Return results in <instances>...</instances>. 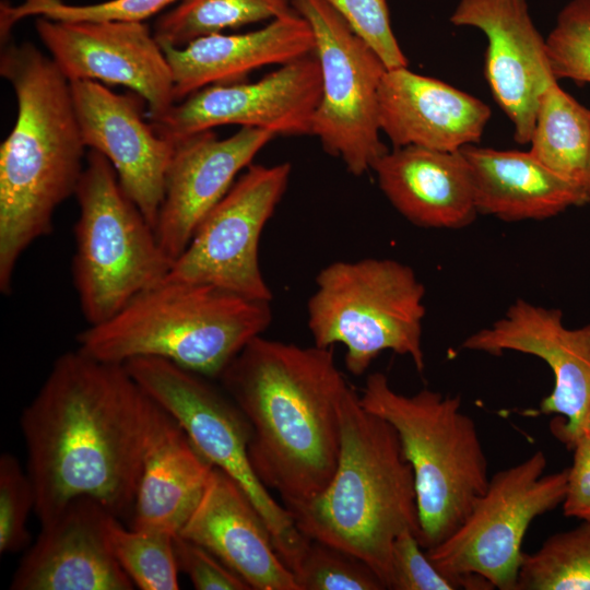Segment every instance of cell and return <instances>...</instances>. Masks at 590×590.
<instances>
[{"instance_id":"obj_1","label":"cell","mask_w":590,"mask_h":590,"mask_svg":"<svg viewBox=\"0 0 590 590\" xmlns=\"http://www.w3.org/2000/svg\"><path fill=\"white\" fill-rule=\"evenodd\" d=\"M152 404L123 364L79 349L56 358L20 417L40 526L80 497L130 519Z\"/></svg>"},{"instance_id":"obj_2","label":"cell","mask_w":590,"mask_h":590,"mask_svg":"<svg viewBox=\"0 0 590 590\" xmlns=\"http://www.w3.org/2000/svg\"><path fill=\"white\" fill-rule=\"evenodd\" d=\"M247 418L251 467L284 507L330 482L339 460L340 412L352 388L332 347L252 339L217 378Z\"/></svg>"},{"instance_id":"obj_3","label":"cell","mask_w":590,"mask_h":590,"mask_svg":"<svg viewBox=\"0 0 590 590\" xmlns=\"http://www.w3.org/2000/svg\"><path fill=\"white\" fill-rule=\"evenodd\" d=\"M0 74L13 88L15 123L0 145V291L11 293L20 257L52 232L56 209L75 194L86 158L71 86L31 43H5Z\"/></svg>"},{"instance_id":"obj_4","label":"cell","mask_w":590,"mask_h":590,"mask_svg":"<svg viewBox=\"0 0 590 590\" xmlns=\"http://www.w3.org/2000/svg\"><path fill=\"white\" fill-rule=\"evenodd\" d=\"M335 471L319 494L286 507L305 535L365 562L390 588L391 552L404 531L420 535L413 470L396 429L351 388L340 412Z\"/></svg>"},{"instance_id":"obj_5","label":"cell","mask_w":590,"mask_h":590,"mask_svg":"<svg viewBox=\"0 0 590 590\" xmlns=\"http://www.w3.org/2000/svg\"><path fill=\"white\" fill-rule=\"evenodd\" d=\"M270 303L210 284L165 279L106 321L81 331L78 349L116 364L135 357L163 358L210 379L219 378L269 328Z\"/></svg>"},{"instance_id":"obj_6","label":"cell","mask_w":590,"mask_h":590,"mask_svg":"<svg viewBox=\"0 0 590 590\" xmlns=\"http://www.w3.org/2000/svg\"><path fill=\"white\" fill-rule=\"evenodd\" d=\"M359 401L396 429L413 470L418 541L425 551L435 547L460 527L489 482L474 421L461 412L459 397L430 389L402 394L382 373L366 378Z\"/></svg>"},{"instance_id":"obj_7","label":"cell","mask_w":590,"mask_h":590,"mask_svg":"<svg viewBox=\"0 0 590 590\" xmlns=\"http://www.w3.org/2000/svg\"><path fill=\"white\" fill-rule=\"evenodd\" d=\"M307 303L314 344L345 347L349 373L362 376L385 351L425 368L422 323L425 287L409 266L384 258L338 260L316 276Z\"/></svg>"},{"instance_id":"obj_8","label":"cell","mask_w":590,"mask_h":590,"mask_svg":"<svg viewBox=\"0 0 590 590\" xmlns=\"http://www.w3.org/2000/svg\"><path fill=\"white\" fill-rule=\"evenodd\" d=\"M72 279L88 326L106 321L163 282L173 261L154 227L122 189L111 163L90 150L75 191Z\"/></svg>"},{"instance_id":"obj_9","label":"cell","mask_w":590,"mask_h":590,"mask_svg":"<svg viewBox=\"0 0 590 590\" xmlns=\"http://www.w3.org/2000/svg\"><path fill=\"white\" fill-rule=\"evenodd\" d=\"M546 462L538 450L493 474L460 527L426 551L433 564L471 590H516L529 526L566 494L567 469L544 474Z\"/></svg>"},{"instance_id":"obj_10","label":"cell","mask_w":590,"mask_h":590,"mask_svg":"<svg viewBox=\"0 0 590 590\" xmlns=\"http://www.w3.org/2000/svg\"><path fill=\"white\" fill-rule=\"evenodd\" d=\"M138 385L186 432L215 468L232 476L263 518L280 558L288 562L305 535L290 511L256 475L248 456L251 429L244 413L210 378L157 357H135L125 364Z\"/></svg>"},{"instance_id":"obj_11","label":"cell","mask_w":590,"mask_h":590,"mask_svg":"<svg viewBox=\"0 0 590 590\" xmlns=\"http://www.w3.org/2000/svg\"><path fill=\"white\" fill-rule=\"evenodd\" d=\"M310 25L321 73V97L310 135L362 176L389 149L380 140L379 88L387 67L323 0H293Z\"/></svg>"},{"instance_id":"obj_12","label":"cell","mask_w":590,"mask_h":590,"mask_svg":"<svg viewBox=\"0 0 590 590\" xmlns=\"http://www.w3.org/2000/svg\"><path fill=\"white\" fill-rule=\"evenodd\" d=\"M292 165L250 164L198 225L167 280L214 285L271 302L259 262L262 231L283 198Z\"/></svg>"},{"instance_id":"obj_13","label":"cell","mask_w":590,"mask_h":590,"mask_svg":"<svg viewBox=\"0 0 590 590\" xmlns=\"http://www.w3.org/2000/svg\"><path fill=\"white\" fill-rule=\"evenodd\" d=\"M320 97V64L314 52L280 66L256 82L205 86L150 123L172 143L225 125L259 128L275 137L305 135L310 134Z\"/></svg>"},{"instance_id":"obj_14","label":"cell","mask_w":590,"mask_h":590,"mask_svg":"<svg viewBox=\"0 0 590 590\" xmlns=\"http://www.w3.org/2000/svg\"><path fill=\"white\" fill-rule=\"evenodd\" d=\"M36 33L68 81L129 87L148 104L149 121L176 103L164 50L144 22L57 21L39 16Z\"/></svg>"},{"instance_id":"obj_15","label":"cell","mask_w":590,"mask_h":590,"mask_svg":"<svg viewBox=\"0 0 590 590\" xmlns=\"http://www.w3.org/2000/svg\"><path fill=\"white\" fill-rule=\"evenodd\" d=\"M462 347L495 356L515 351L543 359L553 373L554 387L539 412L560 416L551 430L568 449L574 448L590 409V323L570 329L559 309L517 299L503 318L468 337Z\"/></svg>"},{"instance_id":"obj_16","label":"cell","mask_w":590,"mask_h":590,"mask_svg":"<svg viewBox=\"0 0 590 590\" xmlns=\"http://www.w3.org/2000/svg\"><path fill=\"white\" fill-rule=\"evenodd\" d=\"M450 22L477 28L486 36L485 78L495 102L514 126V139L528 144L540 99L558 82L528 1L460 0Z\"/></svg>"},{"instance_id":"obj_17","label":"cell","mask_w":590,"mask_h":590,"mask_svg":"<svg viewBox=\"0 0 590 590\" xmlns=\"http://www.w3.org/2000/svg\"><path fill=\"white\" fill-rule=\"evenodd\" d=\"M70 86L85 146L111 163L122 189L155 229L174 143L142 118L131 95L91 80L71 81Z\"/></svg>"},{"instance_id":"obj_18","label":"cell","mask_w":590,"mask_h":590,"mask_svg":"<svg viewBox=\"0 0 590 590\" xmlns=\"http://www.w3.org/2000/svg\"><path fill=\"white\" fill-rule=\"evenodd\" d=\"M274 137L267 130L241 127L225 139H219L211 129L174 142L155 226L158 244L173 262L237 175Z\"/></svg>"},{"instance_id":"obj_19","label":"cell","mask_w":590,"mask_h":590,"mask_svg":"<svg viewBox=\"0 0 590 590\" xmlns=\"http://www.w3.org/2000/svg\"><path fill=\"white\" fill-rule=\"evenodd\" d=\"M113 516L90 497L70 502L21 559L11 590H132L107 541Z\"/></svg>"},{"instance_id":"obj_20","label":"cell","mask_w":590,"mask_h":590,"mask_svg":"<svg viewBox=\"0 0 590 590\" xmlns=\"http://www.w3.org/2000/svg\"><path fill=\"white\" fill-rule=\"evenodd\" d=\"M491 116L477 97L408 67L387 69L380 83V129L393 148L456 152L481 141Z\"/></svg>"},{"instance_id":"obj_21","label":"cell","mask_w":590,"mask_h":590,"mask_svg":"<svg viewBox=\"0 0 590 590\" xmlns=\"http://www.w3.org/2000/svg\"><path fill=\"white\" fill-rule=\"evenodd\" d=\"M179 534L212 552L250 589L298 590L255 504L219 468H213L200 502Z\"/></svg>"},{"instance_id":"obj_22","label":"cell","mask_w":590,"mask_h":590,"mask_svg":"<svg viewBox=\"0 0 590 590\" xmlns=\"http://www.w3.org/2000/svg\"><path fill=\"white\" fill-rule=\"evenodd\" d=\"M213 468L178 422L153 400L129 527L179 533L200 502Z\"/></svg>"},{"instance_id":"obj_23","label":"cell","mask_w":590,"mask_h":590,"mask_svg":"<svg viewBox=\"0 0 590 590\" xmlns=\"http://www.w3.org/2000/svg\"><path fill=\"white\" fill-rule=\"evenodd\" d=\"M176 103L210 85L241 82L270 64L282 66L315 52L308 22L296 11L243 34H212L184 47L163 46Z\"/></svg>"},{"instance_id":"obj_24","label":"cell","mask_w":590,"mask_h":590,"mask_svg":"<svg viewBox=\"0 0 590 590\" xmlns=\"http://www.w3.org/2000/svg\"><path fill=\"white\" fill-rule=\"evenodd\" d=\"M392 206L426 228H461L479 214L469 165L459 151L393 148L371 168Z\"/></svg>"},{"instance_id":"obj_25","label":"cell","mask_w":590,"mask_h":590,"mask_svg":"<svg viewBox=\"0 0 590 590\" xmlns=\"http://www.w3.org/2000/svg\"><path fill=\"white\" fill-rule=\"evenodd\" d=\"M477 213L503 221L544 220L590 201L581 188L563 179L530 152L463 146Z\"/></svg>"},{"instance_id":"obj_26","label":"cell","mask_w":590,"mask_h":590,"mask_svg":"<svg viewBox=\"0 0 590 590\" xmlns=\"http://www.w3.org/2000/svg\"><path fill=\"white\" fill-rule=\"evenodd\" d=\"M529 143L538 161L590 197V109L558 82L540 99Z\"/></svg>"},{"instance_id":"obj_27","label":"cell","mask_w":590,"mask_h":590,"mask_svg":"<svg viewBox=\"0 0 590 590\" xmlns=\"http://www.w3.org/2000/svg\"><path fill=\"white\" fill-rule=\"evenodd\" d=\"M294 11L293 0H180L157 17L152 32L162 47L180 48L202 36Z\"/></svg>"},{"instance_id":"obj_28","label":"cell","mask_w":590,"mask_h":590,"mask_svg":"<svg viewBox=\"0 0 590 590\" xmlns=\"http://www.w3.org/2000/svg\"><path fill=\"white\" fill-rule=\"evenodd\" d=\"M516 590H590V521L557 532L524 554Z\"/></svg>"},{"instance_id":"obj_29","label":"cell","mask_w":590,"mask_h":590,"mask_svg":"<svg viewBox=\"0 0 590 590\" xmlns=\"http://www.w3.org/2000/svg\"><path fill=\"white\" fill-rule=\"evenodd\" d=\"M106 533L115 558L134 587L141 590L179 589L174 535L127 529L115 516L109 517Z\"/></svg>"},{"instance_id":"obj_30","label":"cell","mask_w":590,"mask_h":590,"mask_svg":"<svg viewBox=\"0 0 590 590\" xmlns=\"http://www.w3.org/2000/svg\"><path fill=\"white\" fill-rule=\"evenodd\" d=\"M298 590H384L377 574L339 547L305 536L287 565Z\"/></svg>"},{"instance_id":"obj_31","label":"cell","mask_w":590,"mask_h":590,"mask_svg":"<svg viewBox=\"0 0 590 590\" xmlns=\"http://www.w3.org/2000/svg\"><path fill=\"white\" fill-rule=\"evenodd\" d=\"M180 0H108L92 4H70L62 0H24L17 5H0L1 43L9 42L13 26L31 15L57 21L144 22Z\"/></svg>"},{"instance_id":"obj_32","label":"cell","mask_w":590,"mask_h":590,"mask_svg":"<svg viewBox=\"0 0 590 590\" xmlns=\"http://www.w3.org/2000/svg\"><path fill=\"white\" fill-rule=\"evenodd\" d=\"M555 79L590 83V0H570L545 38Z\"/></svg>"},{"instance_id":"obj_33","label":"cell","mask_w":590,"mask_h":590,"mask_svg":"<svg viewBox=\"0 0 590 590\" xmlns=\"http://www.w3.org/2000/svg\"><path fill=\"white\" fill-rule=\"evenodd\" d=\"M35 509L31 477L9 452L0 456V553L19 552L30 544L27 518Z\"/></svg>"},{"instance_id":"obj_34","label":"cell","mask_w":590,"mask_h":590,"mask_svg":"<svg viewBox=\"0 0 590 590\" xmlns=\"http://www.w3.org/2000/svg\"><path fill=\"white\" fill-rule=\"evenodd\" d=\"M380 57L387 69L409 61L393 33L387 0H323Z\"/></svg>"},{"instance_id":"obj_35","label":"cell","mask_w":590,"mask_h":590,"mask_svg":"<svg viewBox=\"0 0 590 590\" xmlns=\"http://www.w3.org/2000/svg\"><path fill=\"white\" fill-rule=\"evenodd\" d=\"M392 590H471L462 579L440 571L420 544L417 534L404 531L393 542L391 552Z\"/></svg>"},{"instance_id":"obj_36","label":"cell","mask_w":590,"mask_h":590,"mask_svg":"<svg viewBox=\"0 0 590 590\" xmlns=\"http://www.w3.org/2000/svg\"><path fill=\"white\" fill-rule=\"evenodd\" d=\"M173 545L178 569L188 576L194 589H250L244 579L202 545L179 533L174 535Z\"/></svg>"},{"instance_id":"obj_37","label":"cell","mask_w":590,"mask_h":590,"mask_svg":"<svg viewBox=\"0 0 590 590\" xmlns=\"http://www.w3.org/2000/svg\"><path fill=\"white\" fill-rule=\"evenodd\" d=\"M571 450L574 456L567 468L563 512L568 518L590 521V437L581 436Z\"/></svg>"},{"instance_id":"obj_38","label":"cell","mask_w":590,"mask_h":590,"mask_svg":"<svg viewBox=\"0 0 590 590\" xmlns=\"http://www.w3.org/2000/svg\"><path fill=\"white\" fill-rule=\"evenodd\" d=\"M581 436L590 437V409H589V411H588V413H587V416H586V418H585V422H583V426H582V430H581ZM581 436H580V437H581ZM580 437H579V438H580ZM579 438H578V439H579ZM578 439H577V440H578Z\"/></svg>"},{"instance_id":"obj_39","label":"cell","mask_w":590,"mask_h":590,"mask_svg":"<svg viewBox=\"0 0 590 590\" xmlns=\"http://www.w3.org/2000/svg\"><path fill=\"white\" fill-rule=\"evenodd\" d=\"M589 194H590V185H589Z\"/></svg>"}]
</instances>
